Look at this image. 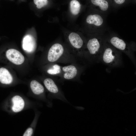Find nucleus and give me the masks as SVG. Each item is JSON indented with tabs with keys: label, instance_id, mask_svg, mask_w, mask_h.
<instances>
[{
	"label": "nucleus",
	"instance_id": "obj_1",
	"mask_svg": "<svg viewBox=\"0 0 136 136\" xmlns=\"http://www.w3.org/2000/svg\"><path fill=\"white\" fill-rule=\"evenodd\" d=\"M105 33L90 34L86 41L84 58L90 62H98L107 41Z\"/></svg>",
	"mask_w": 136,
	"mask_h": 136
},
{
	"label": "nucleus",
	"instance_id": "obj_2",
	"mask_svg": "<svg viewBox=\"0 0 136 136\" xmlns=\"http://www.w3.org/2000/svg\"><path fill=\"white\" fill-rule=\"evenodd\" d=\"M46 59L49 63L64 64L76 63L77 60L68 48L58 42L53 44L50 47L47 53Z\"/></svg>",
	"mask_w": 136,
	"mask_h": 136
},
{
	"label": "nucleus",
	"instance_id": "obj_3",
	"mask_svg": "<svg viewBox=\"0 0 136 136\" xmlns=\"http://www.w3.org/2000/svg\"><path fill=\"white\" fill-rule=\"evenodd\" d=\"M91 10L85 20V26L89 34L105 33L107 30V14Z\"/></svg>",
	"mask_w": 136,
	"mask_h": 136
},
{
	"label": "nucleus",
	"instance_id": "obj_4",
	"mask_svg": "<svg viewBox=\"0 0 136 136\" xmlns=\"http://www.w3.org/2000/svg\"><path fill=\"white\" fill-rule=\"evenodd\" d=\"M99 60L111 66H119L122 63L121 52L106 41L101 53Z\"/></svg>",
	"mask_w": 136,
	"mask_h": 136
},
{
	"label": "nucleus",
	"instance_id": "obj_5",
	"mask_svg": "<svg viewBox=\"0 0 136 136\" xmlns=\"http://www.w3.org/2000/svg\"><path fill=\"white\" fill-rule=\"evenodd\" d=\"M67 41L69 49L77 59L84 58L86 38L78 33L72 32L68 35Z\"/></svg>",
	"mask_w": 136,
	"mask_h": 136
},
{
	"label": "nucleus",
	"instance_id": "obj_6",
	"mask_svg": "<svg viewBox=\"0 0 136 136\" xmlns=\"http://www.w3.org/2000/svg\"><path fill=\"white\" fill-rule=\"evenodd\" d=\"M107 41L115 48L126 54L135 65L136 61L133 47L126 43L116 34L110 33Z\"/></svg>",
	"mask_w": 136,
	"mask_h": 136
},
{
	"label": "nucleus",
	"instance_id": "obj_7",
	"mask_svg": "<svg viewBox=\"0 0 136 136\" xmlns=\"http://www.w3.org/2000/svg\"><path fill=\"white\" fill-rule=\"evenodd\" d=\"M84 70L83 67L76 63L62 66L60 80L78 81Z\"/></svg>",
	"mask_w": 136,
	"mask_h": 136
},
{
	"label": "nucleus",
	"instance_id": "obj_8",
	"mask_svg": "<svg viewBox=\"0 0 136 136\" xmlns=\"http://www.w3.org/2000/svg\"><path fill=\"white\" fill-rule=\"evenodd\" d=\"M43 82L46 88L50 93L52 98L59 99L65 103H69L54 78H46L44 80Z\"/></svg>",
	"mask_w": 136,
	"mask_h": 136
},
{
	"label": "nucleus",
	"instance_id": "obj_9",
	"mask_svg": "<svg viewBox=\"0 0 136 136\" xmlns=\"http://www.w3.org/2000/svg\"><path fill=\"white\" fill-rule=\"evenodd\" d=\"M90 9L107 14L112 7L111 0H87Z\"/></svg>",
	"mask_w": 136,
	"mask_h": 136
},
{
	"label": "nucleus",
	"instance_id": "obj_10",
	"mask_svg": "<svg viewBox=\"0 0 136 136\" xmlns=\"http://www.w3.org/2000/svg\"><path fill=\"white\" fill-rule=\"evenodd\" d=\"M5 56L9 60L14 64L20 65L22 64L25 58L22 54L18 50L10 49L6 51Z\"/></svg>",
	"mask_w": 136,
	"mask_h": 136
},
{
	"label": "nucleus",
	"instance_id": "obj_11",
	"mask_svg": "<svg viewBox=\"0 0 136 136\" xmlns=\"http://www.w3.org/2000/svg\"><path fill=\"white\" fill-rule=\"evenodd\" d=\"M23 49L28 53L33 51L35 49L36 42L33 37L30 35H27L23 38L22 43Z\"/></svg>",
	"mask_w": 136,
	"mask_h": 136
},
{
	"label": "nucleus",
	"instance_id": "obj_12",
	"mask_svg": "<svg viewBox=\"0 0 136 136\" xmlns=\"http://www.w3.org/2000/svg\"><path fill=\"white\" fill-rule=\"evenodd\" d=\"M12 111L15 113H18L22 111L25 106V102L21 96L18 95H15L12 98Z\"/></svg>",
	"mask_w": 136,
	"mask_h": 136
},
{
	"label": "nucleus",
	"instance_id": "obj_13",
	"mask_svg": "<svg viewBox=\"0 0 136 136\" xmlns=\"http://www.w3.org/2000/svg\"><path fill=\"white\" fill-rule=\"evenodd\" d=\"M13 81V77L8 70L4 67H0V83L8 85L11 84Z\"/></svg>",
	"mask_w": 136,
	"mask_h": 136
},
{
	"label": "nucleus",
	"instance_id": "obj_14",
	"mask_svg": "<svg viewBox=\"0 0 136 136\" xmlns=\"http://www.w3.org/2000/svg\"><path fill=\"white\" fill-rule=\"evenodd\" d=\"M50 65L47 69V73L55 78L60 77L62 71V66L56 63H50Z\"/></svg>",
	"mask_w": 136,
	"mask_h": 136
},
{
	"label": "nucleus",
	"instance_id": "obj_15",
	"mask_svg": "<svg viewBox=\"0 0 136 136\" xmlns=\"http://www.w3.org/2000/svg\"><path fill=\"white\" fill-rule=\"evenodd\" d=\"M30 87L34 94L39 96H43L45 92L44 88L40 82L36 80H32L30 82Z\"/></svg>",
	"mask_w": 136,
	"mask_h": 136
},
{
	"label": "nucleus",
	"instance_id": "obj_16",
	"mask_svg": "<svg viewBox=\"0 0 136 136\" xmlns=\"http://www.w3.org/2000/svg\"><path fill=\"white\" fill-rule=\"evenodd\" d=\"M69 7L71 13L77 15L80 12L82 5L78 0H71L69 3Z\"/></svg>",
	"mask_w": 136,
	"mask_h": 136
},
{
	"label": "nucleus",
	"instance_id": "obj_17",
	"mask_svg": "<svg viewBox=\"0 0 136 136\" xmlns=\"http://www.w3.org/2000/svg\"><path fill=\"white\" fill-rule=\"evenodd\" d=\"M112 7L117 8L131 2V0H111Z\"/></svg>",
	"mask_w": 136,
	"mask_h": 136
},
{
	"label": "nucleus",
	"instance_id": "obj_18",
	"mask_svg": "<svg viewBox=\"0 0 136 136\" xmlns=\"http://www.w3.org/2000/svg\"><path fill=\"white\" fill-rule=\"evenodd\" d=\"M37 8L40 9L47 6L49 3L48 0H33Z\"/></svg>",
	"mask_w": 136,
	"mask_h": 136
},
{
	"label": "nucleus",
	"instance_id": "obj_19",
	"mask_svg": "<svg viewBox=\"0 0 136 136\" xmlns=\"http://www.w3.org/2000/svg\"><path fill=\"white\" fill-rule=\"evenodd\" d=\"M33 132V129L31 127H29L25 131L23 136H31L32 135Z\"/></svg>",
	"mask_w": 136,
	"mask_h": 136
},
{
	"label": "nucleus",
	"instance_id": "obj_20",
	"mask_svg": "<svg viewBox=\"0 0 136 136\" xmlns=\"http://www.w3.org/2000/svg\"><path fill=\"white\" fill-rule=\"evenodd\" d=\"M136 2V0H131V2H132L133 3H135Z\"/></svg>",
	"mask_w": 136,
	"mask_h": 136
}]
</instances>
